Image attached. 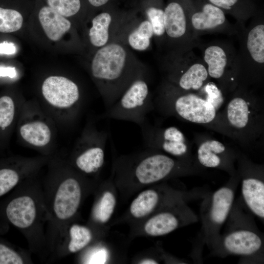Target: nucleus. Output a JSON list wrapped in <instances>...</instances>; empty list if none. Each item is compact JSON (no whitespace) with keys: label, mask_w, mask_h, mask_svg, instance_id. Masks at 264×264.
<instances>
[{"label":"nucleus","mask_w":264,"mask_h":264,"mask_svg":"<svg viewBox=\"0 0 264 264\" xmlns=\"http://www.w3.org/2000/svg\"><path fill=\"white\" fill-rule=\"evenodd\" d=\"M38 174L25 179L0 200V232L11 224L25 237L30 251L41 257L49 253V223Z\"/></svg>","instance_id":"nucleus-1"},{"label":"nucleus","mask_w":264,"mask_h":264,"mask_svg":"<svg viewBox=\"0 0 264 264\" xmlns=\"http://www.w3.org/2000/svg\"><path fill=\"white\" fill-rule=\"evenodd\" d=\"M90 72L107 109L133 81L145 77L147 67L129 47L116 41L93 53Z\"/></svg>","instance_id":"nucleus-2"},{"label":"nucleus","mask_w":264,"mask_h":264,"mask_svg":"<svg viewBox=\"0 0 264 264\" xmlns=\"http://www.w3.org/2000/svg\"><path fill=\"white\" fill-rule=\"evenodd\" d=\"M47 165L48 172L42 185L49 220L47 236L50 248L77 212L82 189L79 178L66 161L51 156Z\"/></svg>","instance_id":"nucleus-3"},{"label":"nucleus","mask_w":264,"mask_h":264,"mask_svg":"<svg viewBox=\"0 0 264 264\" xmlns=\"http://www.w3.org/2000/svg\"><path fill=\"white\" fill-rule=\"evenodd\" d=\"M239 47L237 50L238 78L256 79L264 66V17L262 10L251 18L248 25H238Z\"/></svg>","instance_id":"nucleus-4"},{"label":"nucleus","mask_w":264,"mask_h":264,"mask_svg":"<svg viewBox=\"0 0 264 264\" xmlns=\"http://www.w3.org/2000/svg\"><path fill=\"white\" fill-rule=\"evenodd\" d=\"M19 137L26 146L51 155L56 129L51 117L40 104H23L17 123Z\"/></svg>","instance_id":"nucleus-5"},{"label":"nucleus","mask_w":264,"mask_h":264,"mask_svg":"<svg viewBox=\"0 0 264 264\" xmlns=\"http://www.w3.org/2000/svg\"><path fill=\"white\" fill-rule=\"evenodd\" d=\"M41 92L46 109L51 117L62 118L71 123L77 118L82 106V96L78 85L63 76H50L43 82Z\"/></svg>","instance_id":"nucleus-6"},{"label":"nucleus","mask_w":264,"mask_h":264,"mask_svg":"<svg viewBox=\"0 0 264 264\" xmlns=\"http://www.w3.org/2000/svg\"><path fill=\"white\" fill-rule=\"evenodd\" d=\"M193 0H167L165 5L164 52L182 54L193 50L200 42L193 35L190 11Z\"/></svg>","instance_id":"nucleus-7"},{"label":"nucleus","mask_w":264,"mask_h":264,"mask_svg":"<svg viewBox=\"0 0 264 264\" xmlns=\"http://www.w3.org/2000/svg\"><path fill=\"white\" fill-rule=\"evenodd\" d=\"M160 62L166 80L185 91L200 89L209 77L205 64L193 50L182 54L164 53Z\"/></svg>","instance_id":"nucleus-8"},{"label":"nucleus","mask_w":264,"mask_h":264,"mask_svg":"<svg viewBox=\"0 0 264 264\" xmlns=\"http://www.w3.org/2000/svg\"><path fill=\"white\" fill-rule=\"evenodd\" d=\"M152 106L148 85L142 77L133 81L102 117L129 121L140 127Z\"/></svg>","instance_id":"nucleus-9"},{"label":"nucleus","mask_w":264,"mask_h":264,"mask_svg":"<svg viewBox=\"0 0 264 264\" xmlns=\"http://www.w3.org/2000/svg\"><path fill=\"white\" fill-rule=\"evenodd\" d=\"M160 98L170 107L178 116L188 121L206 124L216 117L214 106L197 94L181 92V89L166 80L160 88Z\"/></svg>","instance_id":"nucleus-10"},{"label":"nucleus","mask_w":264,"mask_h":264,"mask_svg":"<svg viewBox=\"0 0 264 264\" xmlns=\"http://www.w3.org/2000/svg\"><path fill=\"white\" fill-rule=\"evenodd\" d=\"M108 137L107 132L99 130L94 123L88 122L75 143L72 156V165L86 175L98 172L104 163Z\"/></svg>","instance_id":"nucleus-11"},{"label":"nucleus","mask_w":264,"mask_h":264,"mask_svg":"<svg viewBox=\"0 0 264 264\" xmlns=\"http://www.w3.org/2000/svg\"><path fill=\"white\" fill-rule=\"evenodd\" d=\"M190 22L194 37L208 34L236 35L239 26L231 23L225 13L207 0H193L190 11Z\"/></svg>","instance_id":"nucleus-12"},{"label":"nucleus","mask_w":264,"mask_h":264,"mask_svg":"<svg viewBox=\"0 0 264 264\" xmlns=\"http://www.w3.org/2000/svg\"><path fill=\"white\" fill-rule=\"evenodd\" d=\"M209 76L224 82L227 77L238 78L237 50L230 41L215 40L198 44Z\"/></svg>","instance_id":"nucleus-13"},{"label":"nucleus","mask_w":264,"mask_h":264,"mask_svg":"<svg viewBox=\"0 0 264 264\" xmlns=\"http://www.w3.org/2000/svg\"><path fill=\"white\" fill-rule=\"evenodd\" d=\"M51 155L34 157L17 156L0 163V198L8 194L27 178L38 174Z\"/></svg>","instance_id":"nucleus-14"},{"label":"nucleus","mask_w":264,"mask_h":264,"mask_svg":"<svg viewBox=\"0 0 264 264\" xmlns=\"http://www.w3.org/2000/svg\"><path fill=\"white\" fill-rule=\"evenodd\" d=\"M126 12L112 4L94 13L88 29V42L93 53L116 41Z\"/></svg>","instance_id":"nucleus-15"},{"label":"nucleus","mask_w":264,"mask_h":264,"mask_svg":"<svg viewBox=\"0 0 264 264\" xmlns=\"http://www.w3.org/2000/svg\"><path fill=\"white\" fill-rule=\"evenodd\" d=\"M153 38L154 31L151 22L135 7L127 10L116 41L131 49L144 51L151 48Z\"/></svg>","instance_id":"nucleus-16"},{"label":"nucleus","mask_w":264,"mask_h":264,"mask_svg":"<svg viewBox=\"0 0 264 264\" xmlns=\"http://www.w3.org/2000/svg\"><path fill=\"white\" fill-rule=\"evenodd\" d=\"M140 127L144 145L152 148H160L176 156H182L187 152L184 135L176 127L156 130L149 125L147 120Z\"/></svg>","instance_id":"nucleus-17"},{"label":"nucleus","mask_w":264,"mask_h":264,"mask_svg":"<svg viewBox=\"0 0 264 264\" xmlns=\"http://www.w3.org/2000/svg\"><path fill=\"white\" fill-rule=\"evenodd\" d=\"M175 166V160L166 155L147 154L143 155L135 164L133 174L140 183L151 184L169 176Z\"/></svg>","instance_id":"nucleus-18"},{"label":"nucleus","mask_w":264,"mask_h":264,"mask_svg":"<svg viewBox=\"0 0 264 264\" xmlns=\"http://www.w3.org/2000/svg\"><path fill=\"white\" fill-rule=\"evenodd\" d=\"M163 0H140L135 7L152 24L154 39L156 47L163 51L165 44Z\"/></svg>","instance_id":"nucleus-19"},{"label":"nucleus","mask_w":264,"mask_h":264,"mask_svg":"<svg viewBox=\"0 0 264 264\" xmlns=\"http://www.w3.org/2000/svg\"><path fill=\"white\" fill-rule=\"evenodd\" d=\"M38 18L46 35L53 41L59 40L72 26L68 19L46 5L41 6Z\"/></svg>","instance_id":"nucleus-20"},{"label":"nucleus","mask_w":264,"mask_h":264,"mask_svg":"<svg viewBox=\"0 0 264 264\" xmlns=\"http://www.w3.org/2000/svg\"><path fill=\"white\" fill-rule=\"evenodd\" d=\"M262 240L255 233L248 230H239L225 238L224 245L230 252L249 255L256 252L261 247Z\"/></svg>","instance_id":"nucleus-21"},{"label":"nucleus","mask_w":264,"mask_h":264,"mask_svg":"<svg viewBox=\"0 0 264 264\" xmlns=\"http://www.w3.org/2000/svg\"><path fill=\"white\" fill-rule=\"evenodd\" d=\"M221 9L225 14L232 16L238 25H245V22L258 11L253 0H207Z\"/></svg>","instance_id":"nucleus-22"},{"label":"nucleus","mask_w":264,"mask_h":264,"mask_svg":"<svg viewBox=\"0 0 264 264\" xmlns=\"http://www.w3.org/2000/svg\"><path fill=\"white\" fill-rule=\"evenodd\" d=\"M243 199L250 210L260 218H264V184L255 178L244 179L242 184Z\"/></svg>","instance_id":"nucleus-23"},{"label":"nucleus","mask_w":264,"mask_h":264,"mask_svg":"<svg viewBox=\"0 0 264 264\" xmlns=\"http://www.w3.org/2000/svg\"><path fill=\"white\" fill-rule=\"evenodd\" d=\"M234 198L233 190L228 187H222L213 196L210 217L217 223H222L226 219Z\"/></svg>","instance_id":"nucleus-24"},{"label":"nucleus","mask_w":264,"mask_h":264,"mask_svg":"<svg viewBox=\"0 0 264 264\" xmlns=\"http://www.w3.org/2000/svg\"><path fill=\"white\" fill-rule=\"evenodd\" d=\"M178 225L177 218L172 213L163 212L150 219L145 223V232L152 236L167 234L175 230Z\"/></svg>","instance_id":"nucleus-25"},{"label":"nucleus","mask_w":264,"mask_h":264,"mask_svg":"<svg viewBox=\"0 0 264 264\" xmlns=\"http://www.w3.org/2000/svg\"><path fill=\"white\" fill-rule=\"evenodd\" d=\"M23 104H19L11 96L0 97V132H9L18 119Z\"/></svg>","instance_id":"nucleus-26"},{"label":"nucleus","mask_w":264,"mask_h":264,"mask_svg":"<svg viewBox=\"0 0 264 264\" xmlns=\"http://www.w3.org/2000/svg\"><path fill=\"white\" fill-rule=\"evenodd\" d=\"M225 150L224 145L215 140H209L202 143L198 150V157L200 163L209 168L220 165V158L218 155Z\"/></svg>","instance_id":"nucleus-27"},{"label":"nucleus","mask_w":264,"mask_h":264,"mask_svg":"<svg viewBox=\"0 0 264 264\" xmlns=\"http://www.w3.org/2000/svg\"><path fill=\"white\" fill-rule=\"evenodd\" d=\"M227 118L230 124L238 129L244 128L249 121V111L246 100L236 97L229 102L227 108Z\"/></svg>","instance_id":"nucleus-28"},{"label":"nucleus","mask_w":264,"mask_h":264,"mask_svg":"<svg viewBox=\"0 0 264 264\" xmlns=\"http://www.w3.org/2000/svg\"><path fill=\"white\" fill-rule=\"evenodd\" d=\"M158 198V195L154 190L149 189L142 192L132 202L131 213L136 218L146 216L155 207Z\"/></svg>","instance_id":"nucleus-29"},{"label":"nucleus","mask_w":264,"mask_h":264,"mask_svg":"<svg viewBox=\"0 0 264 264\" xmlns=\"http://www.w3.org/2000/svg\"><path fill=\"white\" fill-rule=\"evenodd\" d=\"M32 263L27 252L0 237V264Z\"/></svg>","instance_id":"nucleus-30"},{"label":"nucleus","mask_w":264,"mask_h":264,"mask_svg":"<svg viewBox=\"0 0 264 264\" xmlns=\"http://www.w3.org/2000/svg\"><path fill=\"white\" fill-rule=\"evenodd\" d=\"M46 5L66 18L77 16L86 7L84 0H45Z\"/></svg>","instance_id":"nucleus-31"},{"label":"nucleus","mask_w":264,"mask_h":264,"mask_svg":"<svg viewBox=\"0 0 264 264\" xmlns=\"http://www.w3.org/2000/svg\"><path fill=\"white\" fill-rule=\"evenodd\" d=\"M22 14L18 10L0 7V32L11 33L19 30L23 22Z\"/></svg>","instance_id":"nucleus-32"},{"label":"nucleus","mask_w":264,"mask_h":264,"mask_svg":"<svg viewBox=\"0 0 264 264\" xmlns=\"http://www.w3.org/2000/svg\"><path fill=\"white\" fill-rule=\"evenodd\" d=\"M115 204L116 199L113 194L109 191L104 193L95 211L97 220L102 223L108 221L113 212Z\"/></svg>","instance_id":"nucleus-33"},{"label":"nucleus","mask_w":264,"mask_h":264,"mask_svg":"<svg viewBox=\"0 0 264 264\" xmlns=\"http://www.w3.org/2000/svg\"><path fill=\"white\" fill-rule=\"evenodd\" d=\"M203 87L207 94L206 99L212 104L216 110L223 102V97L220 90L213 83H208Z\"/></svg>","instance_id":"nucleus-34"},{"label":"nucleus","mask_w":264,"mask_h":264,"mask_svg":"<svg viewBox=\"0 0 264 264\" xmlns=\"http://www.w3.org/2000/svg\"><path fill=\"white\" fill-rule=\"evenodd\" d=\"M86 6L96 12L101 9L112 4H116L115 0H84Z\"/></svg>","instance_id":"nucleus-35"},{"label":"nucleus","mask_w":264,"mask_h":264,"mask_svg":"<svg viewBox=\"0 0 264 264\" xmlns=\"http://www.w3.org/2000/svg\"><path fill=\"white\" fill-rule=\"evenodd\" d=\"M17 51L16 46L11 42L0 43V54L12 55Z\"/></svg>","instance_id":"nucleus-36"},{"label":"nucleus","mask_w":264,"mask_h":264,"mask_svg":"<svg viewBox=\"0 0 264 264\" xmlns=\"http://www.w3.org/2000/svg\"><path fill=\"white\" fill-rule=\"evenodd\" d=\"M16 71L15 67H0V76H8L10 78L16 77Z\"/></svg>","instance_id":"nucleus-37"},{"label":"nucleus","mask_w":264,"mask_h":264,"mask_svg":"<svg viewBox=\"0 0 264 264\" xmlns=\"http://www.w3.org/2000/svg\"><path fill=\"white\" fill-rule=\"evenodd\" d=\"M140 264H158L157 262L154 259H147L143 260L139 262Z\"/></svg>","instance_id":"nucleus-38"}]
</instances>
